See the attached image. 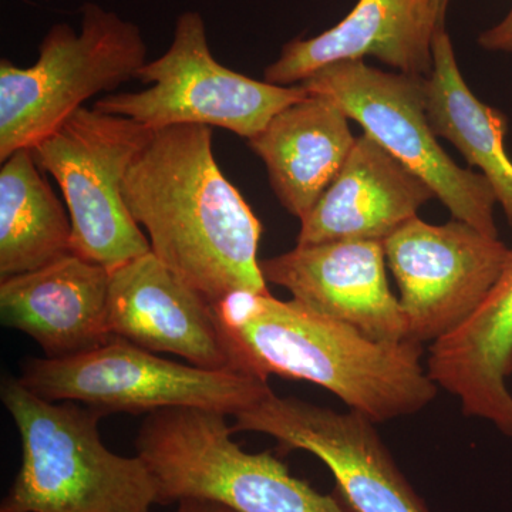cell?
<instances>
[{
	"instance_id": "1",
	"label": "cell",
	"mask_w": 512,
	"mask_h": 512,
	"mask_svg": "<svg viewBox=\"0 0 512 512\" xmlns=\"http://www.w3.org/2000/svg\"><path fill=\"white\" fill-rule=\"evenodd\" d=\"M123 198L151 252L211 303L235 291L269 292L261 221L217 164L211 127L153 130L128 167Z\"/></svg>"
},
{
	"instance_id": "2",
	"label": "cell",
	"mask_w": 512,
	"mask_h": 512,
	"mask_svg": "<svg viewBox=\"0 0 512 512\" xmlns=\"http://www.w3.org/2000/svg\"><path fill=\"white\" fill-rule=\"evenodd\" d=\"M212 306L237 372L318 384L373 423L419 413L439 392L413 340L377 342L271 292L235 291Z\"/></svg>"
},
{
	"instance_id": "3",
	"label": "cell",
	"mask_w": 512,
	"mask_h": 512,
	"mask_svg": "<svg viewBox=\"0 0 512 512\" xmlns=\"http://www.w3.org/2000/svg\"><path fill=\"white\" fill-rule=\"evenodd\" d=\"M0 397L22 443V464L0 512H153L156 481L140 457L101 440L106 414L76 402H50L19 377Z\"/></svg>"
},
{
	"instance_id": "4",
	"label": "cell",
	"mask_w": 512,
	"mask_h": 512,
	"mask_svg": "<svg viewBox=\"0 0 512 512\" xmlns=\"http://www.w3.org/2000/svg\"><path fill=\"white\" fill-rule=\"evenodd\" d=\"M227 414L198 407L150 413L136 439L137 456L156 481L158 504L198 500L235 512H346L335 495L264 453H248L231 439Z\"/></svg>"
},
{
	"instance_id": "5",
	"label": "cell",
	"mask_w": 512,
	"mask_h": 512,
	"mask_svg": "<svg viewBox=\"0 0 512 512\" xmlns=\"http://www.w3.org/2000/svg\"><path fill=\"white\" fill-rule=\"evenodd\" d=\"M147 45L136 23L86 3L80 32L57 23L29 67L0 62V161L56 130L97 94L137 79Z\"/></svg>"
},
{
	"instance_id": "6",
	"label": "cell",
	"mask_w": 512,
	"mask_h": 512,
	"mask_svg": "<svg viewBox=\"0 0 512 512\" xmlns=\"http://www.w3.org/2000/svg\"><path fill=\"white\" fill-rule=\"evenodd\" d=\"M19 380L50 402L82 403L106 416L198 407L235 417L271 392L261 377L183 365L116 336L80 355L28 359Z\"/></svg>"
},
{
	"instance_id": "7",
	"label": "cell",
	"mask_w": 512,
	"mask_h": 512,
	"mask_svg": "<svg viewBox=\"0 0 512 512\" xmlns=\"http://www.w3.org/2000/svg\"><path fill=\"white\" fill-rule=\"evenodd\" d=\"M151 133L127 117L80 107L32 147L63 192L73 254L109 271L151 252L123 198L128 167Z\"/></svg>"
},
{
	"instance_id": "8",
	"label": "cell",
	"mask_w": 512,
	"mask_h": 512,
	"mask_svg": "<svg viewBox=\"0 0 512 512\" xmlns=\"http://www.w3.org/2000/svg\"><path fill=\"white\" fill-rule=\"evenodd\" d=\"M137 79L146 90L101 97L93 109L127 117L148 130L195 124L220 127L249 140L291 104L308 99L302 86H276L222 66L212 55L201 13L175 22L167 52L147 62Z\"/></svg>"
},
{
	"instance_id": "9",
	"label": "cell",
	"mask_w": 512,
	"mask_h": 512,
	"mask_svg": "<svg viewBox=\"0 0 512 512\" xmlns=\"http://www.w3.org/2000/svg\"><path fill=\"white\" fill-rule=\"evenodd\" d=\"M426 79L352 60L323 67L301 84L309 94L335 101L367 136L419 175L454 220L498 238L493 187L483 174L463 170L440 146L427 119Z\"/></svg>"
},
{
	"instance_id": "10",
	"label": "cell",
	"mask_w": 512,
	"mask_h": 512,
	"mask_svg": "<svg viewBox=\"0 0 512 512\" xmlns=\"http://www.w3.org/2000/svg\"><path fill=\"white\" fill-rule=\"evenodd\" d=\"M409 340L436 342L464 322L503 271L510 248L460 220L414 217L383 242Z\"/></svg>"
},
{
	"instance_id": "11",
	"label": "cell",
	"mask_w": 512,
	"mask_h": 512,
	"mask_svg": "<svg viewBox=\"0 0 512 512\" xmlns=\"http://www.w3.org/2000/svg\"><path fill=\"white\" fill-rule=\"evenodd\" d=\"M234 431L274 437L278 451L303 450L333 474L340 503L350 512H431L402 473L375 423L362 413L279 397L269 392L235 416Z\"/></svg>"
},
{
	"instance_id": "12",
	"label": "cell",
	"mask_w": 512,
	"mask_h": 512,
	"mask_svg": "<svg viewBox=\"0 0 512 512\" xmlns=\"http://www.w3.org/2000/svg\"><path fill=\"white\" fill-rule=\"evenodd\" d=\"M383 242L296 245L262 259L266 284L278 285L313 311L384 343L409 340L406 316L390 291Z\"/></svg>"
},
{
	"instance_id": "13",
	"label": "cell",
	"mask_w": 512,
	"mask_h": 512,
	"mask_svg": "<svg viewBox=\"0 0 512 512\" xmlns=\"http://www.w3.org/2000/svg\"><path fill=\"white\" fill-rule=\"evenodd\" d=\"M109 328L150 352L202 369L234 370L212 303L153 252L110 271Z\"/></svg>"
},
{
	"instance_id": "14",
	"label": "cell",
	"mask_w": 512,
	"mask_h": 512,
	"mask_svg": "<svg viewBox=\"0 0 512 512\" xmlns=\"http://www.w3.org/2000/svg\"><path fill=\"white\" fill-rule=\"evenodd\" d=\"M444 18L430 0H359L335 28L286 43L266 67L264 80L296 86L323 67L366 56L396 72L427 77L434 64V33Z\"/></svg>"
},
{
	"instance_id": "15",
	"label": "cell",
	"mask_w": 512,
	"mask_h": 512,
	"mask_svg": "<svg viewBox=\"0 0 512 512\" xmlns=\"http://www.w3.org/2000/svg\"><path fill=\"white\" fill-rule=\"evenodd\" d=\"M110 271L70 254L0 281L3 326L35 340L49 359L89 352L114 338L109 328Z\"/></svg>"
},
{
	"instance_id": "16",
	"label": "cell",
	"mask_w": 512,
	"mask_h": 512,
	"mask_svg": "<svg viewBox=\"0 0 512 512\" xmlns=\"http://www.w3.org/2000/svg\"><path fill=\"white\" fill-rule=\"evenodd\" d=\"M434 198L429 184L363 133L338 177L301 221L296 245L384 242Z\"/></svg>"
},
{
	"instance_id": "17",
	"label": "cell",
	"mask_w": 512,
	"mask_h": 512,
	"mask_svg": "<svg viewBox=\"0 0 512 512\" xmlns=\"http://www.w3.org/2000/svg\"><path fill=\"white\" fill-rule=\"evenodd\" d=\"M429 376L454 394L463 413L512 437V245L500 276L476 311L431 343Z\"/></svg>"
},
{
	"instance_id": "18",
	"label": "cell",
	"mask_w": 512,
	"mask_h": 512,
	"mask_svg": "<svg viewBox=\"0 0 512 512\" xmlns=\"http://www.w3.org/2000/svg\"><path fill=\"white\" fill-rule=\"evenodd\" d=\"M349 120L335 101L311 94L247 140L264 161L276 198L299 221L318 204L355 146Z\"/></svg>"
},
{
	"instance_id": "19",
	"label": "cell",
	"mask_w": 512,
	"mask_h": 512,
	"mask_svg": "<svg viewBox=\"0 0 512 512\" xmlns=\"http://www.w3.org/2000/svg\"><path fill=\"white\" fill-rule=\"evenodd\" d=\"M433 70L426 79V113L431 130L463 154L487 178L512 221V160L505 151L508 120L477 99L458 69L453 42L440 25L433 39Z\"/></svg>"
},
{
	"instance_id": "20",
	"label": "cell",
	"mask_w": 512,
	"mask_h": 512,
	"mask_svg": "<svg viewBox=\"0 0 512 512\" xmlns=\"http://www.w3.org/2000/svg\"><path fill=\"white\" fill-rule=\"evenodd\" d=\"M72 252V221L32 148L0 168V281L49 265Z\"/></svg>"
},
{
	"instance_id": "21",
	"label": "cell",
	"mask_w": 512,
	"mask_h": 512,
	"mask_svg": "<svg viewBox=\"0 0 512 512\" xmlns=\"http://www.w3.org/2000/svg\"><path fill=\"white\" fill-rule=\"evenodd\" d=\"M478 45L490 52H503L512 55V6L510 12L500 23L481 33L478 37Z\"/></svg>"
},
{
	"instance_id": "22",
	"label": "cell",
	"mask_w": 512,
	"mask_h": 512,
	"mask_svg": "<svg viewBox=\"0 0 512 512\" xmlns=\"http://www.w3.org/2000/svg\"><path fill=\"white\" fill-rule=\"evenodd\" d=\"M175 512H235L221 504L210 501L187 500L177 504Z\"/></svg>"
},
{
	"instance_id": "23",
	"label": "cell",
	"mask_w": 512,
	"mask_h": 512,
	"mask_svg": "<svg viewBox=\"0 0 512 512\" xmlns=\"http://www.w3.org/2000/svg\"><path fill=\"white\" fill-rule=\"evenodd\" d=\"M433 3L434 9L440 13V15L446 16V10L450 0H430Z\"/></svg>"
}]
</instances>
